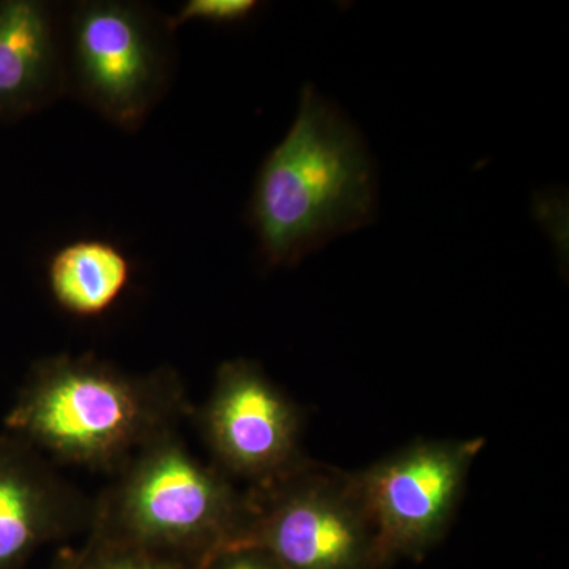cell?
I'll use <instances>...</instances> for the list:
<instances>
[{"label": "cell", "mask_w": 569, "mask_h": 569, "mask_svg": "<svg viewBox=\"0 0 569 569\" xmlns=\"http://www.w3.org/2000/svg\"><path fill=\"white\" fill-rule=\"evenodd\" d=\"M189 413L181 377L168 367L134 373L62 353L32 366L3 425L52 463L116 475Z\"/></svg>", "instance_id": "6da1fadb"}, {"label": "cell", "mask_w": 569, "mask_h": 569, "mask_svg": "<svg viewBox=\"0 0 569 569\" xmlns=\"http://www.w3.org/2000/svg\"><path fill=\"white\" fill-rule=\"evenodd\" d=\"M377 171L362 134L312 84L290 130L266 157L249 223L271 268L296 266L339 236L372 223Z\"/></svg>", "instance_id": "7a4b0ae2"}, {"label": "cell", "mask_w": 569, "mask_h": 569, "mask_svg": "<svg viewBox=\"0 0 569 569\" xmlns=\"http://www.w3.org/2000/svg\"><path fill=\"white\" fill-rule=\"evenodd\" d=\"M246 490L187 447L178 429L142 447L93 501L89 535L198 568L244 533Z\"/></svg>", "instance_id": "3957f363"}, {"label": "cell", "mask_w": 569, "mask_h": 569, "mask_svg": "<svg viewBox=\"0 0 569 569\" xmlns=\"http://www.w3.org/2000/svg\"><path fill=\"white\" fill-rule=\"evenodd\" d=\"M238 542L258 546L282 569H380L376 527L356 471L307 458L261 488L246 489Z\"/></svg>", "instance_id": "277c9868"}, {"label": "cell", "mask_w": 569, "mask_h": 569, "mask_svg": "<svg viewBox=\"0 0 569 569\" xmlns=\"http://www.w3.org/2000/svg\"><path fill=\"white\" fill-rule=\"evenodd\" d=\"M167 32L137 3H78L70 14L67 81L107 121L133 132L167 88Z\"/></svg>", "instance_id": "5b68a950"}, {"label": "cell", "mask_w": 569, "mask_h": 569, "mask_svg": "<svg viewBox=\"0 0 569 569\" xmlns=\"http://www.w3.org/2000/svg\"><path fill=\"white\" fill-rule=\"evenodd\" d=\"M485 445L419 440L356 471L385 563L422 557L445 538Z\"/></svg>", "instance_id": "8992f818"}, {"label": "cell", "mask_w": 569, "mask_h": 569, "mask_svg": "<svg viewBox=\"0 0 569 569\" xmlns=\"http://www.w3.org/2000/svg\"><path fill=\"white\" fill-rule=\"evenodd\" d=\"M198 427L213 466L247 489L271 485L307 459L302 413L250 359L224 361L200 410Z\"/></svg>", "instance_id": "52a82bcc"}, {"label": "cell", "mask_w": 569, "mask_h": 569, "mask_svg": "<svg viewBox=\"0 0 569 569\" xmlns=\"http://www.w3.org/2000/svg\"><path fill=\"white\" fill-rule=\"evenodd\" d=\"M92 511L51 460L0 433V569H26L43 546L89 531Z\"/></svg>", "instance_id": "ba28073f"}, {"label": "cell", "mask_w": 569, "mask_h": 569, "mask_svg": "<svg viewBox=\"0 0 569 569\" xmlns=\"http://www.w3.org/2000/svg\"><path fill=\"white\" fill-rule=\"evenodd\" d=\"M67 84L54 9L40 0H0V121L43 110Z\"/></svg>", "instance_id": "9c48e42d"}, {"label": "cell", "mask_w": 569, "mask_h": 569, "mask_svg": "<svg viewBox=\"0 0 569 569\" xmlns=\"http://www.w3.org/2000/svg\"><path fill=\"white\" fill-rule=\"evenodd\" d=\"M56 305L70 316L93 318L111 309L132 279V264L118 246L78 239L56 250L47 269Z\"/></svg>", "instance_id": "30bf717a"}, {"label": "cell", "mask_w": 569, "mask_h": 569, "mask_svg": "<svg viewBox=\"0 0 569 569\" xmlns=\"http://www.w3.org/2000/svg\"><path fill=\"white\" fill-rule=\"evenodd\" d=\"M59 557L67 569H197L187 561L93 535L82 548L62 550Z\"/></svg>", "instance_id": "8fae6325"}, {"label": "cell", "mask_w": 569, "mask_h": 569, "mask_svg": "<svg viewBox=\"0 0 569 569\" xmlns=\"http://www.w3.org/2000/svg\"><path fill=\"white\" fill-rule=\"evenodd\" d=\"M258 9L260 3L254 0H189L164 24L168 32L176 31L187 22L233 26L249 20Z\"/></svg>", "instance_id": "7c38bea8"}, {"label": "cell", "mask_w": 569, "mask_h": 569, "mask_svg": "<svg viewBox=\"0 0 569 569\" xmlns=\"http://www.w3.org/2000/svg\"><path fill=\"white\" fill-rule=\"evenodd\" d=\"M197 569H282L264 549L234 542L216 550Z\"/></svg>", "instance_id": "4fadbf2b"}, {"label": "cell", "mask_w": 569, "mask_h": 569, "mask_svg": "<svg viewBox=\"0 0 569 569\" xmlns=\"http://www.w3.org/2000/svg\"><path fill=\"white\" fill-rule=\"evenodd\" d=\"M51 569H67L66 565H63L61 557H58V559H56L54 563H52Z\"/></svg>", "instance_id": "5bb4252c"}]
</instances>
